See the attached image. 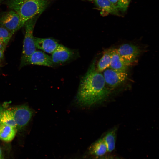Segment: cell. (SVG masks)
Masks as SVG:
<instances>
[{
  "label": "cell",
  "instance_id": "obj_7",
  "mask_svg": "<svg viewBox=\"0 0 159 159\" xmlns=\"http://www.w3.org/2000/svg\"><path fill=\"white\" fill-rule=\"evenodd\" d=\"M116 50L122 59L130 65L136 60L140 53V50L137 46L128 43L121 45Z\"/></svg>",
  "mask_w": 159,
  "mask_h": 159
},
{
  "label": "cell",
  "instance_id": "obj_9",
  "mask_svg": "<svg viewBox=\"0 0 159 159\" xmlns=\"http://www.w3.org/2000/svg\"><path fill=\"white\" fill-rule=\"evenodd\" d=\"M74 54L72 50L63 45L59 44L52 54L51 57L53 64H60L69 61Z\"/></svg>",
  "mask_w": 159,
  "mask_h": 159
},
{
  "label": "cell",
  "instance_id": "obj_25",
  "mask_svg": "<svg viewBox=\"0 0 159 159\" xmlns=\"http://www.w3.org/2000/svg\"><path fill=\"white\" fill-rule=\"evenodd\" d=\"M1 108V107H0V110Z\"/></svg>",
  "mask_w": 159,
  "mask_h": 159
},
{
  "label": "cell",
  "instance_id": "obj_11",
  "mask_svg": "<svg viewBox=\"0 0 159 159\" xmlns=\"http://www.w3.org/2000/svg\"><path fill=\"white\" fill-rule=\"evenodd\" d=\"M130 65L125 62L118 53L116 49H112L110 68L120 72H126Z\"/></svg>",
  "mask_w": 159,
  "mask_h": 159
},
{
  "label": "cell",
  "instance_id": "obj_4",
  "mask_svg": "<svg viewBox=\"0 0 159 159\" xmlns=\"http://www.w3.org/2000/svg\"><path fill=\"white\" fill-rule=\"evenodd\" d=\"M0 26L5 28L14 34L23 26L19 15L11 10L0 16Z\"/></svg>",
  "mask_w": 159,
  "mask_h": 159
},
{
  "label": "cell",
  "instance_id": "obj_14",
  "mask_svg": "<svg viewBox=\"0 0 159 159\" xmlns=\"http://www.w3.org/2000/svg\"><path fill=\"white\" fill-rule=\"evenodd\" d=\"M96 5L103 11L107 13L118 15L119 10L109 0H95Z\"/></svg>",
  "mask_w": 159,
  "mask_h": 159
},
{
  "label": "cell",
  "instance_id": "obj_21",
  "mask_svg": "<svg viewBox=\"0 0 159 159\" xmlns=\"http://www.w3.org/2000/svg\"><path fill=\"white\" fill-rule=\"evenodd\" d=\"M116 8L118 9L119 0H109Z\"/></svg>",
  "mask_w": 159,
  "mask_h": 159
},
{
  "label": "cell",
  "instance_id": "obj_23",
  "mask_svg": "<svg viewBox=\"0 0 159 159\" xmlns=\"http://www.w3.org/2000/svg\"><path fill=\"white\" fill-rule=\"evenodd\" d=\"M1 0H0V4L1 2Z\"/></svg>",
  "mask_w": 159,
  "mask_h": 159
},
{
  "label": "cell",
  "instance_id": "obj_1",
  "mask_svg": "<svg viewBox=\"0 0 159 159\" xmlns=\"http://www.w3.org/2000/svg\"><path fill=\"white\" fill-rule=\"evenodd\" d=\"M108 92L102 73L97 70L93 62L80 80L77 102L81 106H90L102 100Z\"/></svg>",
  "mask_w": 159,
  "mask_h": 159
},
{
  "label": "cell",
  "instance_id": "obj_3",
  "mask_svg": "<svg viewBox=\"0 0 159 159\" xmlns=\"http://www.w3.org/2000/svg\"><path fill=\"white\" fill-rule=\"evenodd\" d=\"M38 16L34 17L25 23V34L20 63L36 50L33 35V31Z\"/></svg>",
  "mask_w": 159,
  "mask_h": 159
},
{
  "label": "cell",
  "instance_id": "obj_17",
  "mask_svg": "<svg viewBox=\"0 0 159 159\" xmlns=\"http://www.w3.org/2000/svg\"><path fill=\"white\" fill-rule=\"evenodd\" d=\"M115 130H112L107 133L102 138L107 147L108 152L112 151L115 148Z\"/></svg>",
  "mask_w": 159,
  "mask_h": 159
},
{
  "label": "cell",
  "instance_id": "obj_6",
  "mask_svg": "<svg viewBox=\"0 0 159 159\" xmlns=\"http://www.w3.org/2000/svg\"><path fill=\"white\" fill-rule=\"evenodd\" d=\"M103 72L106 85L111 87L121 84L127 79L128 75L127 72L119 71L110 68Z\"/></svg>",
  "mask_w": 159,
  "mask_h": 159
},
{
  "label": "cell",
  "instance_id": "obj_8",
  "mask_svg": "<svg viewBox=\"0 0 159 159\" xmlns=\"http://www.w3.org/2000/svg\"><path fill=\"white\" fill-rule=\"evenodd\" d=\"M16 123L17 127L21 128L28 123L32 116V112L29 107L21 105L11 110Z\"/></svg>",
  "mask_w": 159,
  "mask_h": 159
},
{
  "label": "cell",
  "instance_id": "obj_20",
  "mask_svg": "<svg viewBox=\"0 0 159 159\" xmlns=\"http://www.w3.org/2000/svg\"><path fill=\"white\" fill-rule=\"evenodd\" d=\"M6 47L3 43L0 42V64L3 60L4 52Z\"/></svg>",
  "mask_w": 159,
  "mask_h": 159
},
{
  "label": "cell",
  "instance_id": "obj_15",
  "mask_svg": "<svg viewBox=\"0 0 159 159\" xmlns=\"http://www.w3.org/2000/svg\"><path fill=\"white\" fill-rule=\"evenodd\" d=\"M90 151L91 154L99 156H102L108 152L103 139H100L95 142L90 147Z\"/></svg>",
  "mask_w": 159,
  "mask_h": 159
},
{
  "label": "cell",
  "instance_id": "obj_24",
  "mask_svg": "<svg viewBox=\"0 0 159 159\" xmlns=\"http://www.w3.org/2000/svg\"><path fill=\"white\" fill-rule=\"evenodd\" d=\"M88 0L92 1V0Z\"/></svg>",
  "mask_w": 159,
  "mask_h": 159
},
{
  "label": "cell",
  "instance_id": "obj_22",
  "mask_svg": "<svg viewBox=\"0 0 159 159\" xmlns=\"http://www.w3.org/2000/svg\"><path fill=\"white\" fill-rule=\"evenodd\" d=\"M0 159H5L0 147Z\"/></svg>",
  "mask_w": 159,
  "mask_h": 159
},
{
  "label": "cell",
  "instance_id": "obj_5",
  "mask_svg": "<svg viewBox=\"0 0 159 159\" xmlns=\"http://www.w3.org/2000/svg\"><path fill=\"white\" fill-rule=\"evenodd\" d=\"M30 64L48 67H52L54 65L50 56L44 52L37 50L20 63V67Z\"/></svg>",
  "mask_w": 159,
  "mask_h": 159
},
{
  "label": "cell",
  "instance_id": "obj_16",
  "mask_svg": "<svg viewBox=\"0 0 159 159\" xmlns=\"http://www.w3.org/2000/svg\"><path fill=\"white\" fill-rule=\"evenodd\" d=\"M112 49L105 51L99 61L97 66V70L102 72L109 67L111 56Z\"/></svg>",
  "mask_w": 159,
  "mask_h": 159
},
{
  "label": "cell",
  "instance_id": "obj_26",
  "mask_svg": "<svg viewBox=\"0 0 159 159\" xmlns=\"http://www.w3.org/2000/svg\"></svg>",
  "mask_w": 159,
  "mask_h": 159
},
{
  "label": "cell",
  "instance_id": "obj_19",
  "mask_svg": "<svg viewBox=\"0 0 159 159\" xmlns=\"http://www.w3.org/2000/svg\"><path fill=\"white\" fill-rule=\"evenodd\" d=\"M131 0H119L118 9L122 12H125L127 9Z\"/></svg>",
  "mask_w": 159,
  "mask_h": 159
},
{
  "label": "cell",
  "instance_id": "obj_2",
  "mask_svg": "<svg viewBox=\"0 0 159 159\" xmlns=\"http://www.w3.org/2000/svg\"><path fill=\"white\" fill-rule=\"evenodd\" d=\"M47 2V0H7L6 4L19 15L23 26L27 20L42 13Z\"/></svg>",
  "mask_w": 159,
  "mask_h": 159
},
{
  "label": "cell",
  "instance_id": "obj_12",
  "mask_svg": "<svg viewBox=\"0 0 159 159\" xmlns=\"http://www.w3.org/2000/svg\"><path fill=\"white\" fill-rule=\"evenodd\" d=\"M16 132V129L0 123V139L9 142L14 138Z\"/></svg>",
  "mask_w": 159,
  "mask_h": 159
},
{
  "label": "cell",
  "instance_id": "obj_10",
  "mask_svg": "<svg viewBox=\"0 0 159 159\" xmlns=\"http://www.w3.org/2000/svg\"><path fill=\"white\" fill-rule=\"evenodd\" d=\"M34 39L36 48L49 54H52L59 44L56 40L50 38L34 37Z\"/></svg>",
  "mask_w": 159,
  "mask_h": 159
},
{
  "label": "cell",
  "instance_id": "obj_18",
  "mask_svg": "<svg viewBox=\"0 0 159 159\" xmlns=\"http://www.w3.org/2000/svg\"><path fill=\"white\" fill-rule=\"evenodd\" d=\"M13 34L5 28L0 26V42L7 46Z\"/></svg>",
  "mask_w": 159,
  "mask_h": 159
},
{
  "label": "cell",
  "instance_id": "obj_13",
  "mask_svg": "<svg viewBox=\"0 0 159 159\" xmlns=\"http://www.w3.org/2000/svg\"><path fill=\"white\" fill-rule=\"evenodd\" d=\"M0 123L16 128L17 125L11 110H0Z\"/></svg>",
  "mask_w": 159,
  "mask_h": 159
}]
</instances>
